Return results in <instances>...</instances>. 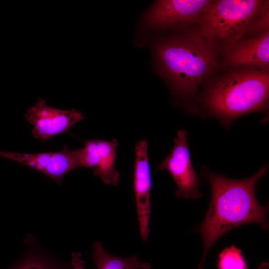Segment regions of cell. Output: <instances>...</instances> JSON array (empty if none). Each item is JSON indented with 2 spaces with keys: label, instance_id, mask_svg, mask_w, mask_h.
I'll return each mask as SVG.
<instances>
[{
  "label": "cell",
  "instance_id": "cell-13",
  "mask_svg": "<svg viewBox=\"0 0 269 269\" xmlns=\"http://www.w3.org/2000/svg\"><path fill=\"white\" fill-rule=\"evenodd\" d=\"M8 269H72L63 262L38 248H29Z\"/></svg>",
  "mask_w": 269,
  "mask_h": 269
},
{
  "label": "cell",
  "instance_id": "cell-2",
  "mask_svg": "<svg viewBox=\"0 0 269 269\" xmlns=\"http://www.w3.org/2000/svg\"><path fill=\"white\" fill-rule=\"evenodd\" d=\"M217 47L198 30L165 39L154 49L158 73L176 95L190 99L219 68Z\"/></svg>",
  "mask_w": 269,
  "mask_h": 269
},
{
  "label": "cell",
  "instance_id": "cell-15",
  "mask_svg": "<svg viewBox=\"0 0 269 269\" xmlns=\"http://www.w3.org/2000/svg\"><path fill=\"white\" fill-rule=\"evenodd\" d=\"M70 263L72 269H85V264L80 253H72Z\"/></svg>",
  "mask_w": 269,
  "mask_h": 269
},
{
  "label": "cell",
  "instance_id": "cell-3",
  "mask_svg": "<svg viewBox=\"0 0 269 269\" xmlns=\"http://www.w3.org/2000/svg\"><path fill=\"white\" fill-rule=\"evenodd\" d=\"M269 93L268 71L234 69L210 84L203 101L210 113L228 127L241 116L266 110Z\"/></svg>",
  "mask_w": 269,
  "mask_h": 269
},
{
  "label": "cell",
  "instance_id": "cell-7",
  "mask_svg": "<svg viewBox=\"0 0 269 269\" xmlns=\"http://www.w3.org/2000/svg\"><path fill=\"white\" fill-rule=\"evenodd\" d=\"M25 116L32 126L34 137L41 141L67 131L84 118L80 111L57 109L49 106L42 98L27 110Z\"/></svg>",
  "mask_w": 269,
  "mask_h": 269
},
{
  "label": "cell",
  "instance_id": "cell-8",
  "mask_svg": "<svg viewBox=\"0 0 269 269\" xmlns=\"http://www.w3.org/2000/svg\"><path fill=\"white\" fill-rule=\"evenodd\" d=\"M133 183L140 235L142 241L146 242L150 233L152 188L148 144L146 139L138 141L135 147Z\"/></svg>",
  "mask_w": 269,
  "mask_h": 269
},
{
  "label": "cell",
  "instance_id": "cell-10",
  "mask_svg": "<svg viewBox=\"0 0 269 269\" xmlns=\"http://www.w3.org/2000/svg\"><path fill=\"white\" fill-rule=\"evenodd\" d=\"M221 50L225 63L234 69L259 68L268 71L269 30L243 38Z\"/></svg>",
  "mask_w": 269,
  "mask_h": 269
},
{
  "label": "cell",
  "instance_id": "cell-12",
  "mask_svg": "<svg viewBox=\"0 0 269 269\" xmlns=\"http://www.w3.org/2000/svg\"><path fill=\"white\" fill-rule=\"evenodd\" d=\"M92 256L97 269H151L148 263L140 261L135 255L123 258L109 254L100 241L94 244Z\"/></svg>",
  "mask_w": 269,
  "mask_h": 269
},
{
  "label": "cell",
  "instance_id": "cell-9",
  "mask_svg": "<svg viewBox=\"0 0 269 269\" xmlns=\"http://www.w3.org/2000/svg\"><path fill=\"white\" fill-rule=\"evenodd\" d=\"M0 157L28 166L48 176L57 184L69 172L80 167L77 150L66 146L56 152L37 153H16L0 150Z\"/></svg>",
  "mask_w": 269,
  "mask_h": 269
},
{
  "label": "cell",
  "instance_id": "cell-6",
  "mask_svg": "<svg viewBox=\"0 0 269 269\" xmlns=\"http://www.w3.org/2000/svg\"><path fill=\"white\" fill-rule=\"evenodd\" d=\"M174 145L170 154L158 165L159 170H167L177 187V198H200L202 194L198 190L199 179L193 167L188 147L187 132L181 130L174 139Z\"/></svg>",
  "mask_w": 269,
  "mask_h": 269
},
{
  "label": "cell",
  "instance_id": "cell-5",
  "mask_svg": "<svg viewBox=\"0 0 269 269\" xmlns=\"http://www.w3.org/2000/svg\"><path fill=\"white\" fill-rule=\"evenodd\" d=\"M213 0H161L156 1L145 17L153 29L183 27L199 22Z\"/></svg>",
  "mask_w": 269,
  "mask_h": 269
},
{
  "label": "cell",
  "instance_id": "cell-1",
  "mask_svg": "<svg viewBox=\"0 0 269 269\" xmlns=\"http://www.w3.org/2000/svg\"><path fill=\"white\" fill-rule=\"evenodd\" d=\"M268 168L265 165L252 177L241 180L229 179L203 168L202 173L210 184L211 197L199 229L204 247L198 269H203L211 248L230 230L252 223L260 224L263 230L268 229V207L260 205L255 192L258 182Z\"/></svg>",
  "mask_w": 269,
  "mask_h": 269
},
{
  "label": "cell",
  "instance_id": "cell-4",
  "mask_svg": "<svg viewBox=\"0 0 269 269\" xmlns=\"http://www.w3.org/2000/svg\"><path fill=\"white\" fill-rule=\"evenodd\" d=\"M269 1L213 0L198 23L205 38L223 47L269 29Z\"/></svg>",
  "mask_w": 269,
  "mask_h": 269
},
{
  "label": "cell",
  "instance_id": "cell-11",
  "mask_svg": "<svg viewBox=\"0 0 269 269\" xmlns=\"http://www.w3.org/2000/svg\"><path fill=\"white\" fill-rule=\"evenodd\" d=\"M118 145L116 139L86 141L83 147L76 149L79 166L91 168L94 174L100 177L104 184L117 185L120 178L115 168Z\"/></svg>",
  "mask_w": 269,
  "mask_h": 269
},
{
  "label": "cell",
  "instance_id": "cell-14",
  "mask_svg": "<svg viewBox=\"0 0 269 269\" xmlns=\"http://www.w3.org/2000/svg\"><path fill=\"white\" fill-rule=\"evenodd\" d=\"M217 269H249L242 251L232 245L218 255Z\"/></svg>",
  "mask_w": 269,
  "mask_h": 269
}]
</instances>
